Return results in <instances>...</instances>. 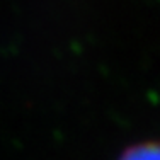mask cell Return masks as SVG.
Here are the masks:
<instances>
[{
  "label": "cell",
  "mask_w": 160,
  "mask_h": 160,
  "mask_svg": "<svg viewBox=\"0 0 160 160\" xmlns=\"http://www.w3.org/2000/svg\"><path fill=\"white\" fill-rule=\"evenodd\" d=\"M121 160H160V143H145L129 148Z\"/></svg>",
  "instance_id": "6da1fadb"
}]
</instances>
